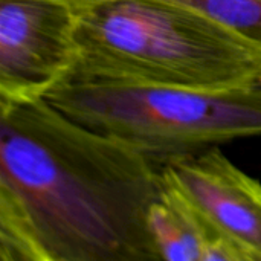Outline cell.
<instances>
[{
	"mask_svg": "<svg viewBox=\"0 0 261 261\" xmlns=\"http://www.w3.org/2000/svg\"><path fill=\"white\" fill-rule=\"evenodd\" d=\"M242 32L261 44V0H176Z\"/></svg>",
	"mask_w": 261,
	"mask_h": 261,
	"instance_id": "obj_7",
	"label": "cell"
},
{
	"mask_svg": "<svg viewBox=\"0 0 261 261\" xmlns=\"http://www.w3.org/2000/svg\"><path fill=\"white\" fill-rule=\"evenodd\" d=\"M148 210V232L158 260L249 261L220 236L164 176Z\"/></svg>",
	"mask_w": 261,
	"mask_h": 261,
	"instance_id": "obj_6",
	"label": "cell"
},
{
	"mask_svg": "<svg viewBox=\"0 0 261 261\" xmlns=\"http://www.w3.org/2000/svg\"><path fill=\"white\" fill-rule=\"evenodd\" d=\"M69 0H0V104L44 98L76 60Z\"/></svg>",
	"mask_w": 261,
	"mask_h": 261,
	"instance_id": "obj_4",
	"label": "cell"
},
{
	"mask_svg": "<svg viewBox=\"0 0 261 261\" xmlns=\"http://www.w3.org/2000/svg\"><path fill=\"white\" fill-rule=\"evenodd\" d=\"M161 167L46 98L0 104V260L158 261Z\"/></svg>",
	"mask_w": 261,
	"mask_h": 261,
	"instance_id": "obj_1",
	"label": "cell"
},
{
	"mask_svg": "<svg viewBox=\"0 0 261 261\" xmlns=\"http://www.w3.org/2000/svg\"><path fill=\"white\" fill-rule=\"evenodd\" d=\"M69 2L76 60L63 83L261 86V44L196 8L176 0Z\"/></svg>",
	"mask_w": 261,
	"mask_h": 261,
	"instance_id": "obj_2",
	"label": "cell"
},
{
	"mask_svg": "<svg viewBox=\"0 0 261 261\" xmlns=\"http://www.w3.org/2000/svg\"><path fill=\"white\" fill-rule=\"evenodd\" d=\"M76 122L128 144L159 167L261 135V86L205 90L61 83L44 96Z\"/></svg>",
	"mask_w": 261,
	"mask_h": 261,
	"instance_id": "obj_3",
	"label": "cell"
},
{
	"mask_svg": "<svg viewBox=\"0 0 261 261\" xmlns=\"http://www.w3.org/2000/svg\"><path fill=\"white\" fill-rule=\"evenodd\" d=\"M202 217L249 261H261V182L217 147L161 167Z\"/></svg>",
	"mask_w": 261,
	"mask_h": 261,
	"instance_id": "obj_5",
	"label": "cell"
}]
</instances>
